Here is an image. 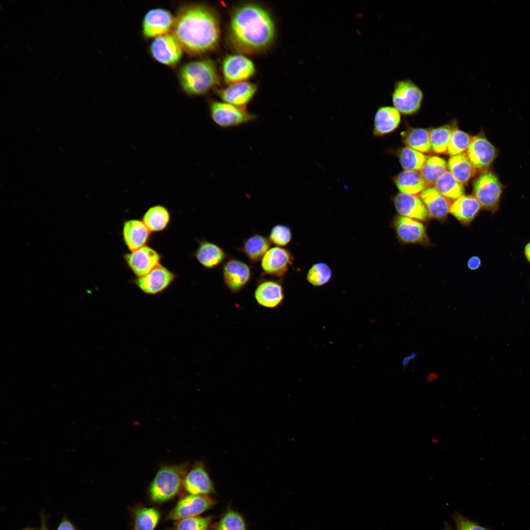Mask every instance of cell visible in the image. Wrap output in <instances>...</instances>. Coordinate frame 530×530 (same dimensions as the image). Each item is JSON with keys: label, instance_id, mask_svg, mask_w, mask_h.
Returning <instances> with one entry per match:
<instances>
[{"label": "cell", "instance_id": "cell-1", "mask_svg": "<svg viewBox=\"0 0 530 530\" xmlns=\"http://www.w3.org/2000/svg\"><path fill=\"white\" fill-rule=\"evenodd\" d=\"M276 26L270 13L255 3H245L233 10L227 40L238 53L255 54L266 51L273 43Z\"/></svg>", "mask_w": 530, "mask_h": 530}, {"label": "cell", "instance_id": "cell-2", "mask_svg": "<svg viewBox=\"0 0 530 530\" xmlns=\"http://www.w3.org/2000/svg\"><path fill=\"white\" fill-rule=\"evenodd\" d=\"M172 33L188 55L198 56L214 50L219 44L218 15L201 3L182 4L177 10Z\"/></svg>", "mask_w": 530, "mask_h": 530}, {"label": "cell", "instance_id": "cell-3", "mask_svg": "<svg viewBox=\"0 0 530 530\" xmlns=\"http://www.w3.org/2000/svg\"><path fill=\"white\" fill-rule=\"evenodd\" d=\"M178 77L182 90L190 96L205 95L220 83L215 64L209 58L184 64L178 70Z\"/></svg>", "mask_w": 530, "mask_h": 530}, {"label": "cell", "instance_id": "cell-4", "mask_svg": "<svg viewBox=\"0 0 530 530\" xmlns=\"http://www.w3.org/2000/svg\"><path fill=\"white\" fill-rule=\"evenodd\" d=\"M188 471L186 463L164 465L158 470L151 482L148 495L156 504L167 502L178 495L183 488L185 475Z\"/></svg>", "mask_w": 530, "mask_h": 530}, {"label": "cell", "instance_id": "cell-5", "mask_svg": "<svg viewBox=\"0 0 530 530\" xmlns=\"http://www.w3.org/2000/svg\"><path fill=\"white\" fill-rule=\"evenodd\" d=\"M504 188L497 174L489 169L481 171L474 180V196L481 208L495 212L499 208Z\"/></svg>", "mask_w": 530, "mask_h": 530}, {"label": "cell", "instance_id": "cell-6", "mask_svg": "<svg viewBox=\"0 0 530 530\" xmlns=\"http://www.w3.org/2000/svg\"><path fill=\"white\" fill-rule=\"evenodd\" d=\"M423 97L422 89L410 79L398 80L392 93L394 107L405 115L417 112L421 106Z\"/></svg>", "mask_w": 530, "mask_h": 530}, {"label": "cell", "instance_id": "cell-7", "mask_svg": "<svg viewBox=\"0 0 530 530\" xmlns=\"http://www.w3.org/2000/svg\"><path fill=\"white\" fill-rule=\"evenodd\" d=\"M210 112L212 121L223 128L238 126L257 118L256 115L249 112L246 108L224 102L212 101L210 104Z\"/></svg>", "mask_w": 530, "mask_h": 530}, {"label": "cell", "instance_id": "cell-8", "mask_svg": "<svg viewBox=\"0 0 530 530\" xmlns=\"http://www.w3.org/2000/svg\"><path fill=\"white\" fill-rule=\"evenodd\" d=\"M216 502L209 495L187 494L182 497L167 514L166 521H178L198 516L212 508Z\"/></svg>", "mask_w": 530, "mask_h": 530}, {"label": "cell", "instance_id": "cell-9", "mask_svg": "<svg viewBox=\"0 0 530 530\" xmlns=\"http://www.w3.org/2000/svg\"><path fill=\"white\" fill-rule=\"evenodd\" d=\"M392 226L401 243L430 244L425 226L421 221L398 215L394 217Z\"/></svg>", "mask_w": 530, "mask_h": 530}, {"label": "cell", "instance_id": "cell-10", "mask_svg": "<svg viewBox=\"0 0 530 530\" xmlns=\"http://www.w3.org/2000/svg\"><path fill=\"white\" fill-rule=\"evenodd\" d=\"M153 39L149 46V53L154 60L168 66H174L180 62L184 50L172 33Z\"/></svg>", "mask_w": 530, "mask_h": 530}, {"label": "cell", "instance_id": "cell-11", "mask_svg": "<svg viewBox=\"0 0 530 530\" xmlns=\"http://www.w3.org/2000/svg\"><path fill=\"white\" fill-rule=\"evenodd\" d=\"M176 275L159 264L147 274L132 280V283L143 293L150 295L160 294L175 281Z\"/></svg>", "mask_w": 530, "mask_h": 530}, {"label": "cell", "instance_id": "cell-12", "mask_svg": "<svg viewBox=\"0 0 530 530\" xmlns=\"http://www.w3.org/2000/svg\"><path fill=\"white\" fill-rule=\"evenodd\" d=\"M466 152L476 169L480 172L489 169L499 155L498 149L482 132L473 136Z\"/></svg>", "mask_w": 530, "mask_h": 530}, {"label": "cell", "instance_id": "cell-13", "mask_svg": "<svg viewBox=\"0 0 530 530\" xmlns=\"http://www.w3.org/2000/svg\"><path fill=\"white\" fill-rule=\"evenodd\" d=\"M175 17L168 10L155 8L148 10L142 22V33L145 39L155 38L172 30Z\"/></svg>", "mask_w": 530, "mask_h": 530}, {"label": "cell", "instance_id": "cell-14", "mask_svg": "<svg viewBox=\"0 0 530 530\" xmlns=\"http://www.w3.org/2000/svg\"><path fill=\"white\" fill-rule=\"evenodd\" d=\"M222 72L225 82L229 85L251 78L255 75L256 69L252 60L238 53L227 55L224 57Z\"/></svg>", "mask_w": 530, "mask_h": 530}, {"label": "cell", "instance_id": "cell-15", "mask_svg": "<svg viewBox=\"0 0 530 530\" xmlns=\"http://www.w3.org/2000/svg\"><path fill=\"white\" fill-rule=\"evenodd\" d=\"M222 274L225 284L234 294L246 287L253 275L250 266L234 258H228L222 265Z\"/></svg>", "mask_w": 530, "mask_h": 530}, {"label": "cell", "instance_id": "cell-16", "mask_svg": "<svg viewBox=\"0 0 530 530\" xmlns=\"http://www.w3.org/2000/svg\"><path fill=\"white\" fill-rule=\"evenodd\" d=\"M293 260V256L288 249L275 246L262 259L261 266L264 274L281 279L286 275Z\"/></svg>", "mask_w": 530, "mask_h": 530}, {"label": "cell", "instance_id": "cell-17", "mask_svg": "<svg viewBox=\"0 0 530 530\" xmlns=\"http://www.w3.org/2000/svg\"><path fill=\"white\" fill-rule=\"evenodd\" d=\"M127 265L136 277L144 276L160 264L161 255L146 245L123 255Z\"/></svg>", "mask_w": 530, "mask_h": 530}, {"label": "cell", "instance_id": "cell-18", "mask_svg": "<svg viewBox=\"0 0 530 530\" xmlns=\"http://www.w3.org/2000/svg\"><path fill=\"white\" fill-rule=\"evenodd\" d=\"M254 296L259 306L274 309L283 304L284 290L279 280L261 279L258 282Z\"/></svg>", "mask_w": 530, "mask_h": 530}, {"label": "cell", "instance_id": "cell-19", "mask_svg": "<svg viewBox=\"0 0 530 530\" xmlns=\"http://www.w3.org/2000/svg\"><path fill=\"white\" fill-rule=\"evenodd\" d=\"M183 488L191 495H209L215 493L213 483L204 465L200 462L195 463L187 471Z\"/></svg>", "mask_w": 530, "mask_h": 530}, {"label": "cell", "instance_id": "cell-20", "mask_svg": "<svg viewBox=\"0 0 530 530\" xmlns=\"http://www.w3.org/2000/svg\"><path fill=\"white\" fill-rule=\"evenodd\" d=\"M393 202L399 215L421 221L430 217L424 203L416 195L399 192L393 197Z\"/></svg>", "mask_w": 530, "mask_h": 530}, {"label": "cell", "instance_id": "cell-21", "mask_svg": "<svg viewBox=\"0 0 530 530\" xmlns=\"http://www.w3.org/2000/svg\"><path fill=\"white\" fill-rule=\"evenodd\" d=\"M257 91V86L248 81L229 84L225 88L217 89V94L223 102L246 108Z\"/></svg>", "mask_w": 530, "mask_h": 530}, {"label": "cell", "instance_id": "cell-22", "mask_svg": "<svg viewBox=\"0 0 530 530\" xmlns=\"http://www.w3.org/2000/svg\"><path fill=\"white\" fill-rule=\"evenodd\" d=\"M198 246L193 255L207 269H213L223 265L229 258L218 245L206 239L198 240Z\"/></svg>", "mask_w": 530, "mask_h": 530}, {"label": "cell", "instance_id": "cell-23", "mask_svg": "<svg viewBox=\"0 0 530 530\" xmlns=\"http://www.w3.org/2000/svg\"><path fill=\"white\" fill-rule=\"evenodd\" d=\"M151 234L142 220L129 219L123 223L122 238L130 252L146 246L150 239Z\"/></svg>", "mask_w": 530, "mask_h": 530}, {"label": "cell", "instance_id": "cell-24", "mask_svg": "<svg viewBox=\"0 0 530 530\" xmlns=\"http://www.w3.org/2000/svg\"><path fill=\"white\" fill-rule=\"evenodd\" d=\"M400 120V113L394 107H380L374 117L373 135L382 137L392 132L398 127Z\"/></svg>", "mask_w": 530, "mask_h": 530}, {"label": "cell", "instance_id": "cell-25", "mask_svg": "<svg viewBox=\"0 0 530 530\" xmlns=\"http://www.w3.org/2000/svg\"><path fill=\"white\" fill-rule=\"evenodd\" d=\"M481 208L474 196L463 195L450 204L449 212L461 224L467 225L472 222Z\"/></svg>", "mask_w": 530, "mask_h": 530}, {"label": "cell", "instance_id": "cell-26", "mask_svg": "<svg viewBox=\"0 0 530 530\" xmlns=\"http://www.w3.org/2000/svg\"><path fill=\"white\" fill-rule=\"evenodd\" d=\"M429 216L439 221H444L449 212L450 200L441 195L434 187H427L420 194Z\"/></svg>", "mask_w": 530, "mask_h": 530}, {"label": "cell", "instance_id": "cell-27", "mask_svg": "<svg viewBox=\"0 0 530 530\" xmlns=\"http://www.w3.org/2000/svg\"><path fill=\"white\" fill-rule=\"evenodd\" d=\"M131 514L132 530H155L161 517L157 508L142 504L132 508Z\"/></svg>", "mask_w": 530, "mask_h": 530}, {"label": "cell", "instance_id": "cell-28", "mask_svg": "<svg viewBox=\"0 0 530 530\" xmlns=\"http://www.w3.org/2000/svg\"><path fill=\"white\" fill-rule=\"evenodd\" d=\"M271 244L268 238L254 233L244 239L238 250L247 257L251 263L255 264L261 261L270 248Z\"/></svg>", "mask_w": 530, "mask_h": 530}, {"label": "cell", "instance_id": "cell-29", "mask_svg": "<svg viewBox=\"0 0 530 530\" xmlns=\"http://www.w3.org/2000/svg\"><path fill=\"white\" fill-rule=\"evenodd\" d=\"M393 181L400 192L414 195L421 194L428 185L419 171L404 170Z\"/></svg>", "mask_w": 530, "mask_h": 530}, {"label": "cell", "instance_id": "cell-30", "mask_svg": "<svg viewBox=\"0 0 530 530\" xmlns=\"http://www.w3.org/2000/svg\"><path fill=\"white\" fill-rule=\"evenodd\" d=\"M151 233L164 231L171 221L169 210L164 206L156 205L150 207L144 213L142 220Z\"/></svg>", "mask_w": 530, "mask_h": 530}, {"label": "cell", "instance_id": "cell-31", "mask_svg": "<svg viewBox=\"0 0 530 530\" xmlns=\"http://www.w3.org/2000/svg\"><path fill=\"white\" fill-rule=\"evenodd\" d=\"M447 164L449 171L463 185L467 184L477 171L465 153L451 156Z\"/></svg>", "mask_w": 530, "mask_h": 530}, {"label": "cell", "instance_id": "cell-32", "mask_svg": "<svg viewBox=\"0 0 530 530\" xmlns=\"http://www.w3.org/2000/svg\"><path fill=\"white\" fill-rule=\"evenodd\" d=\"M434 188L449 200H456L463 195L464 187L449 171H446L434 183Z\"/></svg>", "mask_w": 530, "mask_h": 530}, {"label": "cell", "instance_id": "cell-33", "mask_svg": "<svg viewBox=\"0 0 530 530\" xmlns=\"http://www.w3.org/2000/svg\"><path fill=\"white\" fill-rule=\"evenodd\" d=\"M404 142L407 147L422 153L432 151L429 132L422 128H412L404 134Z\"/></svg>", "mask_w": 530, "mask_h": 530}, {"label": "cell", "instance_id": "cell-34", "mask_svg": "<svg viewBox=\"0 0 530 530\" xmlns=\"http://www.w3.org/2000/svg\"><path fill=\"white\" fill-rule=\"evenodd\" d=\"M448 164L444 159L433 156L427 158L419 171L427 185H433L447 171Z\"/></svg>", "mask_w": 530, "mask_h": 530}, {"label": "cell", "instance_id": "cell-35", "mask_svg": "<svg viewBox=\"0 0 530 530\" xmlns=\"http://www.w3.org/2000/svg\"><path fill=\"white\" fill-rule=\"evenodd\" d=\"M398 156L402 167L407 171H420L428 158L424 154L407 146L399 150Z\"/></svg>", "mask_w": 530, "mask_h": 530}, {"label": "cell", "instance_id": "cell-36", "mask_svg": "<svg viewBox=\"0 0 530 530\" xmlns=\"http://www.w3.org/2000/svg\"><path fill=\"white\" fill-rule=\"evenodd\" d=\"M453 128L449 125H445L429 131L432 151L437 154L447 153Z\"/></svg>", "mask_w": 530, "mask_h": 530}, {"label": "cell", "instance_id": "cell-37", "mask_svg": "<svg viewBox=\"0 0 530 530\" xmlns=\"http://www.w3.org/2000/svg\"><path fill=\"white\" fill-rule=\"evenodd\" d=\"M212 530H247L243 516L238 512L228 508L219 520L213 526Z\"/></svg>", "mask_w": 530, "mask_h": 530}, {"label": "cell", "instance_id": "cell-38", "mask_svg": "<svg viewBox=\"0 0 530 530\" xmlns=\"http://www.w3.org/2000/svg\"><path fill=\"white\" fill-rule=\"evenodd\" d=\"M332 271L326 263L320 262L313 265L309 269L306 276L308 282L315 287L322 286L331 280Z\"/></svg>", "mask_w": 530, "mask_h": 530}, {"label": "cell", "instance_id": "cell-39", "mask_svg": "<svg viewBox=\"0 0 530 530\" xmlns=\"http://www.w3.org/2000/svg\"><path fill=\"white\" fill-rule=\"evenodd\" d=\"M473 136L469 133L454 127L453 129L447 153L450 156H453L466 152Z\"/></svg>", "mask_w": 530, "mask_h": 530}, {"label": "cell", "instance_id": "cell-40", "mask_svg": "<svg viewBox=\"0 0 530 530\" xmlns=\"http://www.w3.org/2000/svg\"><path fill=\"white\" fill-rule=\"evenodd\" d=\"M212 516H194L177 521L175 530H208Z\"/></svg>", "mask_w": 530, "mask_h": 530}, {"label": "cell", "instance_id": "cell-41", "mask_svg": "<svg viewBox=\"0 0 530 530\" xmlns=\"http://www.w3.org/2000/svg\"><path fill=\"white\" fill-rule=\"evenodd\" d=\"M292 237L290 227L287 225L280 224L271 229L268 238L271 244L283 247L290 243Z\"/></svg>", "mask_w": 530, "mask_h": 530}, {"label": "cell", "instance_id": "cell-42", "mask_svg": "<svg viewBox=\"0 0 530 530\" xmlns=\"http://www.w3.org/2000/svg\"><path fill=\"white\" fill-rule=\"evenodd\" d=\"M453 519L457 530H488L459 513L453 515Z\"/></svg>", "mask_w": 530, "mask_h": 530}, {"label": "cell", "instance_id": "cell-43", "mask_svg": "<svg viewBox=\"0 0 530 530\" xmlns=\"http://www.w3.org/2000/svg\"><path fill=\"white\" fill-rule=\"evenodd\" d=\"M56 530H78V529L67 517L64 515Z\"/></svg>", "mask_w": 530, "mask_h": 530}, {"label": "cell", "instance_id": "cell-44", "mask_svg": "<svg viewBox=\"0 0 530 530\" xmlns=\"http://www.w3.org/2000/svg\"><path fill=\"white\" fill-rule=\"evenodd\" d=\"M481 261L480 258L477 256L471 257L467 262V266L471 270H476L479 268Z\"/></svg>", "mask_w": 530, "mask_h": 530}, {"label": "cell", "instance_id": "cell-45", "mask_svg": "<svg viewBox=\"0 0 530 530\" xmlns=\"http://www.w3.org/2000/svg\"><path fill=\"white\" fill-rule=\"evenodd\" d=\"M418 356V353L416 351H413L408 356L405 357L402 360V364L403 369L405 370L410 361L416 359Z\"/></svg>", "mask_w": 530, "mask_h": 530}, {"label": "cell", "instance_id": "cell-46", "mask_svg": "<svg viewBox=\"0 0 530 530\" xmlns=\"http://www.w3.org/2000/svg\"><path fill=\"white\" fill-rule=\"evenodd\" d=\"M439 378V374L436 371H432L429 372L427 376L426 377V381L428 383L432 382L437 380Z\"/></svg>", "mask_w": 530, "mask_h": 530}, {"label": "cell", "instance_id": "cell-47", "mask_svg": "<svg viewBox=\"0 0 530 530\" xmlns=\"http://www.w3.org/2000/svg\"><path fill=\"white\" fill-rule=\"evenodd\" d=\"M41 525L40 530H49L47 525L46 517L43 513L40 514Z\"/></svg>", "mask_w": 530, "mask_h": 530}, {"label": "cell", "instance_id": "cell-48", "mask_svg": "<svg viewBox=\"0 0 530 530\" xmlns=\"http://www.w3.org/2000/svg\"><path fill=\"white\" fill-rule=\"evenodd\" d=\"M524 253L527 259L530 263V242L526 245Z\"/></svg>", "mask_w": 530, "mask_h": 530}, {"label": "cell", "instance_id": "cell-49", "mask_svg": "<svg viewBox=\"0 0 530 530\" xmlns=\"http://www.w3.org/2000/svg\"><path fill=\"white\" fill-rule=\"evenodd\" d=\"M445 530H452V529L451 528V527L450 526V525L448 524L445 523Z\"/></svg>", "mask_w": 530, "mask_h": 530}, {"label": "cell", "instance_id": "cell-50", "mask_svg": "<svg viewBox=\"0 0 530 530\" xmlns=\"http://www.w3.org/2000/svg\"><path fill=\"white\" fill-rule=\"evenodd\" d=\"M22 530H36V529H35L34 528H32L26 527V528H25L23 529Z\"/></svg>", "mask_w": 530, "mask_h": 530}]
</instances>
